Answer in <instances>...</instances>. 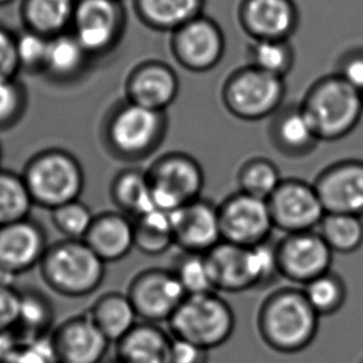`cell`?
<instances>
[{
	"label": "cell",
	"instance_id": "6",
	"mask_svg": "<svg viewBox=\"0 0 363 363\" xmlns=\"http://www.w3.org/2000/svg\"><path fill=\"white\" fill-rule=\"evenodd\" d=\"M167 325L172 337L211 351L231 339L236 328V316L231 305L213 291L187 295Z\"/></svg>",
	"mask_w": 363,
	"mask_h": 363
},
{
	"label": "cell",
	"instance_id": "33",
	"mask_svg": "<svg viewBox=\"0 0 363 363\" xmlns=\"http://www.w3.org/2000/svg\"><path fill=\"white\" fill-rule=\"evenodd\" d=\"M34 205L21 174L0 169V226L29 218Z\"/></svg>",
	"mask_w": 363,
	"mask_h": 363
},
{
	"label": "cell",
	"instance_id": "48",
	"mask_svg": "<svg viewBox=\"0 0 363 363\" xmlns=\"http://www.w3.org/2000/svg\"><path fill=\"white\" fill-rule=\"evenodd\" d=\"M0 162H1V147H0Z\"/></svg>",
	"mask_w": 363,
	"mask_h": 363
},
{
	"label": "cell",
	"instance_id": "46",
	"mask_svg": "<svg viewBox=\"0 0 363 363\" xmlns=\"http://www.w3.org/2000/svg\"><path fill=\"white\" fill-rule=\"evenodd\" d=\"M19 337L14 331L0 333V363H4L19 342Z\"/></svg>",
	"mask_w": 363,
	"mask_h": 363
},
{
	"label": "cell",
	"instance_id": "8",
	"mask_svg": "<svg viewBox=\"0 0 363 363\" xmlns=\"http://www.w3.org/2000/svg\"><path fill=\"white\" fill-rule=\"evenodd\" d=\"M285 89L284 79L248 65L236 69L226 79L222 101L232 116L253 122L279 111Z\"/></svg>",
	"mask_w": 363,
	"mask_h": 363
},
{
	"label": "cell",
	"instance_id": "2",
	"mask_svg": "<svg viewBox=\"0 0 363 363\" xmlns=\"http://www.w3.org/2000/svg\"><path fill=\"white\" fill-rule=\"evenodd\" d=\"M206 258L216 291L242 293L270 284L280 275L277 245L268 241L253 247L222 241Z\"/></svg>",
	"mask_w": 363,
	"mask_h": 363
},
{
	"label": "cell",
	"instance_id": "10",
	"mask_svg": "<svg viewBox=\"0 0 363 363\" xmlns=\"http://www.w3.org/2000/svg\"><path fill=\"white\" fill-rule=\"evenodd\" d=\"M124 23L121 0H77L71 33L92 57L108 52L118 44Z\"/></svg>",
	"mask_w": 363,
	"mask_h": 363
},
{
	"label": "cell",
	"instance_id": "39",
	"mask_svg": "<svg viewBox=\"0 0 363 363\" xmlns=\"http://www.w3.org/2000/svg\"><path fill=\"white\" fill-rule=\"evenodd\" d=\"M28 91L18 77L0 79V132L14 128L24 117Z\"/></svg>",
	"mask_w": 363,
	"mask_h": 363
},
{
	"label": "cell",
	"instance_id": "24",
	"mask_svg": "<svg viewBox=\"0 0 363 363\" xmlns=\"http://www.w3.org/2000/svg\"><path fill=\"white\" fill-rule=\"evenodd\" d=\"M270 134L277 149L289 157L306 155L320 143L313 124L300 104L277 112Z\"/></svg>",
	"mask_w": 363,
	"mask_h": 363
},
{
	"label": "cell",
	"instance_id": "47",
	"mask_svg": "<svg viewBox=\"0 0 363 363\" xmlns=\"http://www.w3.org/2000/svg\"><path fill=\"white\" fill-rule=\"evenodd\" d=\"M11 1H13V0H0V6H1V5L9 4Z\"/></svg>",
	"mask_w": 363,
	"mask_h": 363
},
{
	"label": "cell",
	"instance_id": "26",
	"mask_svg": "<svg viewBox=\"0 0 363 363\" xmlns=\"http://www.w3.org/2000/svg\"><path fill=\"white\" fill-rule=\"evenodd\" d=\"M111 344L118 342L138 323V315L127 294L106 293L94 301L89 313Z\"/></svg>",
	"mask_w": 363,
	"mask_h": 363
},
{
	"label": "cell",
	"instance_id": "41",
	"mask_svg": "<svg viewBox=\"0 0 363 363\" xmlns=\"http://www.w3.org/2000/svg\"><path fill=\"white\" fill-rule=\"evenodd\" d=\"M4 363H56L49 336L19 340Z\"/></svg>",
	"mask_w": 363,
	"mask_h": 363
},
{
	"label": "cell",
	"instance_id": "34",
	"mask_svg": "<svg viewBox=\"0 0 363 363\" xmlns=\"http://www.w3.org/2000/svg\"><path fill=\"white\" fill-rule=\"evenodd\" d=\"M283 182L279 169L265 157H253L238 172L240 191L268 201Z\"/></svg>",
	"mask_w": 363,
	"mask_h": 363
},
{
	"label": "cell",
	"instance_id": "38",
	"mask_svg": "<svg viewBox=\"0 0 363 363\" xmlns=\"http://www.w3.org/2000/svg\"><path fill=\"white\" fill-rule=\"evenodd\" d=\"M51 220L55 228L66 238L81 241L92 226L94 215L81 200L65 203L51 210Z\"/></svg>",
	"mask_w": 363,
	"mask_h": 363
},
{
	"label": "cell",
	"instance_id": "16",
	"mask_svg": "<svg viewBox=\"0 0 363 363\" xmlns=\"http://www.w3.org/2000/svg\"><path fill=\"white\" fill-rule=\"evenodd\" d=\"M48 248L43 227L30 218L0 226V281L13 284L15 277L40 265Z\"/></svg>",
	"mask_w": 363,
	"mask_h": 363
},
{
	"label": "cell",
	"instance_id": "37",
	"mask_svg": "<svg viewBox=\"0 0 363 363\" xmlns=\"http://www.w3.org/2000/svg\"><path fill=\"white\" fill-rule=\"evenodd\" d=\"M172 272L186 295L207 294L216 291L206 255L184 252Z\"/></svg>",
	"mask_w": 363,
	"mask_h": 363
},
{
	"label": "cell",
	"instance_id": "15",
	"mask_svg": "<svg viewBox=\"0 0 363 363\" xmlns=\"http://www.w3.org/2000/svg\"><path fill=\"white\" fill-rule=\"evenodd\" d=\"M333 253L316 230L286 235L277 245L280 275L304 286L330 272Z\"/></svg>",
	"mask_w": 363,
	"mask_h": 363
},
{
	"label": "cell",
	"instance_id": "5",
	"mask_svg": "<svg viewBox=\"0 0 363 363\" xmlns=\"http://www.w3.org/2000/svg\"><path fill=\"white\" fill-rule=\"evenodd\" d=\"M35 205L54 210L79 200L84 174L79 160L62 149H46L26 162L21 174Z\"/></svg>",
	"mask_w": 363,
	"mask_h": 363
},
{
	"label": "cell",
	"instance_id": "11",
	"mask_svg": "<svg viewBox=\"0 0 363 363\" xmlns=\"http://www.w3.org/2000/svg\"><path fill=\"white\" fill-rule=\"evenodd\" d=\"M138 319L160 324L169 321L186 298L185 290L172 270H143L133 278L128 288Z\"/></svg>",
	"mask_w": 363,
	"mask_h": 363
},
{
	"label": "cell",
	"instance_id": "1",
	"mask_svg": "<svg viewBox=\"0 0 363 363\" xmlns=\"http://www.w3.org/2000/svg\"><path fill=\"white\" fill-rule=\"evenodd\" d=\"M319 319L303 289L283 288L268 295L260 305L257 330L270 350L298 354L314 342Z\"/></svg>",
	"mask_w": 363,
	"mask_h": 363
},
{
	"label": "cell",
	"instance_id": "45",
	"mask_svg": "<svg viewBox=\"0 0 363 363\" xmlns=\"http://www.w3.org/2000/svg\"><path fill=\"white\" fill-rule=\"evenodd\" d=\"M210 351L185 340L172 337V362L208 363Z\"/></svg>",
	"mask_w": 363,
	"mask_h": 363
},
{
	"label": "cell",
	"instance_id": "22",
	"mask_svg": "<svg viewBox=\"0 0 363 363\" xmlns=\"http://www.w3.org/2000/svg\"><path fill=\"white\" fill-rule=\"evenodd\" d=\"M172 336L154 323L140 321L116 342L119 363L172 362Z\"/></svg>",
	"mask_w": 363,
	"mask_h": 363
},
{
	"label": "cell",
	"instance_id": "12",
	"mask_svg": "<svg viewBox=\"0 0 363 363\" xmlns=\"http://www.w3.org/2000/svg\"><path fill=\"white\" fill-rule=\"evenodd\" d=\"M274 228L290 233L315 231L326 211L314 184L286 179L268 200Z\"/></svg>",
	"mask_w": 363,
	"mask_h": 363
},
{
	"label": "cell",
	"instance_id": "28",
	"mask_svg": "<svg viewBox=\"0 0 363 363\" xmlns=\"http://www.w3.org/2000/svg\"><path fill=\"white\" fill-rule=\"evenodd\" d=\"M91 59L71 31L49 40L44 74L57 82H69L84 72Z\"/></svg>",
	"mask_w": 363,
	"mask_h": 363
},
{
	"label": "cell",
	"instance_id": "19",
	"mask_svg": "<svg viewBox=\"0 0 363 363\" xmlns=\"http://www.w3.org/2000/svg\"><path fill=\"white\" fill-rule=\"evenodd\" d=\"M175 245L187 253L206 255L221 243L218 206L203 199H197L170 212Z\"/></svg>",
	"mask_w": 363,
	"mask_h": 363
},
{
	"label": "cell",
	"instance_id": "43",
	"mask_svg": "<svg viewBox=\"0 0 363 363\" xmlns=\"http://www.w3.org/2000/svg\"><path fill=\"white\" fill-rule=\"evenodd\" d=\"M20 290L0 281V333L13 331L18 321Z\"/></svg>",
	"mask_w": 363,
	"mask_h": 363
},
{
	"label": "cell",
	"instance_id": "31",
	"mask_svg": "<svg viewBox=\"0 0 363 363\" xmlns=\"http://www.w3.org/2000/svg\"><path fill=\"white\" fill-rule=\"evenodd\" d=\"M134 248L147 255H162L175 245L170 212L154 210L133 220Z\"/></svg>",
	"mask_w": 363,
	"mask_h": 363
},
{
	"label": "cell",
	"instance_id": "44",
	"mask_svg": "<svg viewBox=\"0 0 363 363\" xmlns=\"http://www.w3.org/2000/svg\"><path fill=\"white\" fill-rule=\"evenodd\" d=\"M336 74L363 94V51L346 55L340 61Z\"/></svg>",
	"mask_w": 363,
	"mask_h": 363
},
{
	"label": "cell",
	"instance_id": "40",
	"mask_svg": "<svg viewBox=\"0 0 363 363\" xmlns=\"http://www.w3.org/2000/svg\"><path fill=\"white\" fill-rule=\"evenodd\" d=\"M49 40L44 35L28 29L16 36V54L20 72L44 74Z\"/></svg>",
	"mask_w": 363,
	"mask_h": 363
},
{
	"label": "cell",
	"instance_id": "35",
	"mask_svg": "<svg viewBox=\"0 0 363 363\" xmlns=\"http://www.w3.org/2000/svg\"><path fill=\"white\" fill-rule=\"evenodd\" d=\"M303 291L320 318L342 309L347 296L344 280L331 270L305 284Z\"/></svg>",
	"mask_w": 363,
	"mask_h": 363
},
{
	"label": "cell",
	"instance_id": "17",
	"mask_svg": "<svg viewBox=\"0 0 363 363\" xmlns=\"http://www.w3.org/2000/svg\"><path fill=\"white\" fill-rule=\"evenodd\" d=\"M56 363H102L108 354V339L89 314L65 320L50 334Z\"/></svg>",
	"mask_w": 363,
	"mask_h": 363
},
{
	"label": "cell",
	"instance_id": "3",
	"mask_svg": "<svg viewBox=\"0 0 363 363\" xmlns=\"http://www.w3.org/2000/svg\"><path fill=\"white\" fill-rule=\"evenodd\" d=\"M320 142L349 135L363 116V94L334 74L318 79L300 104Z\"/></svg>",
	"mask_w": 363,
	"mask_h": 363
},
{
	"label": "cell",
	"instance_id": "9",
	"mask_svg": "<svg viewBox=\"0 0 363 363\" xmlns=\"http://www.w3.org/2000/svg\"><path fill=\"white\" fill-rule=\"evenodd\" d=\"M147 179L157 210L172 212L201 197L205 175L196 159L170 152L149 167Z\"/></svg>",
	"mask_w": 363,
	"mask_h": 363
},
{
	"label": "cell",
	"instance_id": "30",
	"mask_svg": "<svg viewBox=\"0 0 363 363\" xmlns=\"http://www.w3.org/2000/svg\"><path fill=\"white\" fill-rule=\"evenodd\" d=\"M55 308L48 295L36 289L20 290L15 335L20 340L45 337L54 330Z\"/></svg>",
	"mask_w": 363,
	"mask_h": 363
},
{
	"label": "cell",
	"instance_id": "25",
	"mask_svg": "<svg viewBox=\"0 0 363 363\" xmlns=\"http://www.w3.org/2000/svg\"><path fill=\"white\" fill-rule=\"evenodd\" d=\"M205 0H134L139 19L149 28L170 31L201 14Z\"/></svg>",
	"mask_w": 363,
	"mask_h": 363
},
{
	"label": "cell",
	"instance_id": "27",
	"mask_svg": "<svg viewBox=\"0 0 363 363\" xmlns=\"http://www.w3.org/2000/svg\"><path fill=\"white\" fill-rule=\"evenodd\" d=\"M77 0H24L23 20L26 29L46 38L67 33L74 20Z\"/></svg>",
	"mask_w": 363,
	"mask_h": 363
},
{
	"label": "cell",
	"instance_id": "14",
	"mask_svg": "<svg viewBox=\"0 0 363 363\" xmlns=\"http://www.w3.org/2000/svg\"><path fill=\"white\" fill-rule=\"evenodd\" d=\"M174 57L191 72H207L221 62L225 36L210 18L197 16L172 33Z\"/></svg>",
	"mask_w": 363,
	"mask_h": 363
},
{
	"label": "cell",
	"instance_id": "4",
	"mask_svg": "<svg viewBox=\"0 0 363 363\" xmlns=\"http://www.w3.org/2000/svg\"><path fill=\"white\" fill-rule=\"evenodd\" d=\"M39 267L50 289L74 299L94 293L106 275V263L84 240L65 238L49 245Z\"/></svg>",
	"mask_w": 363,
	"mask_h": 363
},
{
	"label": "cell",
	"instance_id": "36",
	"mask_svg": "<svg viewBox=\"0 0 363 363\" xmlns=\"http://www.w3.org/2000/svg\"><path fill=\"white\" fill-rule=\"evenodd\" d=\"M250 54L252 66L281 79L294 65V51L288 40H255Z\"/></svg>",
	"mask_w": 363,
	"mask_h": 363
},
{
	"label": "cell",
	"instance_id": "18",
	"mask_svg": "<svg viewBox=\"0 0 363 363\" xmlns=\"http://www.w3.org/2000/svg\"><path fill=\"white\" fill-rule=\"evenodd\" d=\"M314 186L326 213L363 217V162H335L316 177Z\"/></svg>",
	"mask_w": 363,
	"mask_h": 363
},
{
	"label": "cell",
	"instance_id": "13",
	"mask_svg": "<svg viewBox=\"0 0 363 363\" xmlns=\"http://www.w3.org/2000/svg\"><path fill=\"white\" fill-rule=\"evenodd\" d=\"M222 240L253 247L268 241L274 228L268 201L238 191L218 206Z\"/></svg>",
	"mask_w": 363,
	"mask_h": 363
},
{
	"label": "cell",
	"instance_id": "42",
	"mask_svg": "<svg viewBox=\"0 0 363 363\" xmlns=\"http://www.w3.org/2000/svg\"><path fill=\"white\" fill-rule=\"evenodd\" d=\"M19 72L16 35L0 25V79H15Z\"/></svg>",
	"mask_w": 363,
	"mask_h": 363
},
{
	"label": "cell",
	"instance_id": "32",
	"mask_svg": "<svg viewBox=\"0 0 363 363\" xmlns=\"http://www.w3.org/2000/svg\"><path fill=\"white\" fill-rule=\"evenodd\" d=\"M318 232L333 252L349 255L363 245L362 217L326 213Z\"/></svg>",
	"mask_w": 363,
	"mask_h": 363
},
{
	"label": "cell",
	"instance_id": "29",
	"mask_svg": "<svg viewBox=\"0 0 363 363\" xmlns=\"http://www.w3.org/2000/svg\"><path fill=\"white\" fill-rule=\"evenodd\" d=\"M111 195L122 213L133 220L157 210L147 172L128 169L119 172L112 182Z\"/></svg>",
	"mask_w": 363,
	"mask_h": 363
},
{
	"label": "cell",
	"instance_id": "7",
	"mask_svg": "<svg viewBox=\"0 0 363 363\" xmlns=\"http://www.w3.org/2000/svg\"><path fill=\"white\" fill-rule=\"evenodd\" d=\"M165 112L145 108L125 102L111 112L104 127V138L109 150L125 160L149 157L162 144L167 133Z\"/></svg>",
	"mask_w": 363,
	"mask_h": 363
},
{
	"label": "cell",
	"instance_id": "20",
	"mask_svg": "<svg viewBox=\"0 0 363 363\" xmlns=\"http://www.w3.org/2000/svg\"><path fill=\"white\" fill-rule=\"evenodd\" d=\"M179 89L177 72L160 61L138 65L125 82L127 101L157 112H165L174 104Z\"/></svg>",
	"mask_w": 363,
	"mask_h": 363
},
{
	"label": "cell",
	"instance_id": "49",
	"mask_svg": "<svg viewBox=\"0 0 363 363\" xmlns=\"http://www.w3.org/2000/svg\"><path fill=\"white\" fill-rule=\"evenodd\" d=\"M113 363H119V362H117V361H116V359H114V362Z\"/></svg>",
	"mask_w": 363,
	"mask_h": 363
},
{
	"label": "cell",
	"instance_id": "23",
	"mask_svg": "<svg viewBox=\"0 0 363 363\" xmlns=\"http://www.w3.org/2000/svg\"><path fill=\"white\" fill-rule=\"evenodd\" d=\"M84 241L104 263L118 262L134 250L133 220L121 212L94 216Z\"/></svg>",
	"mask_w": 363,
	"mask_h": 363
},
{
	"label": "cell",
	"instance_id": "21",
	"mask_svg": "<svg viewBox=\"0 0 363 363\" xmlns=\"http://www.w3.org/2000/svg\"><path fill=\"white\" fill-rule=\"evenodd\" d=\"M240 21L255 40H288L298 15L291 0H242Z\"/></svg>",
	"mask_w": 363,
	"mask_h": 363
}]
</instances>
